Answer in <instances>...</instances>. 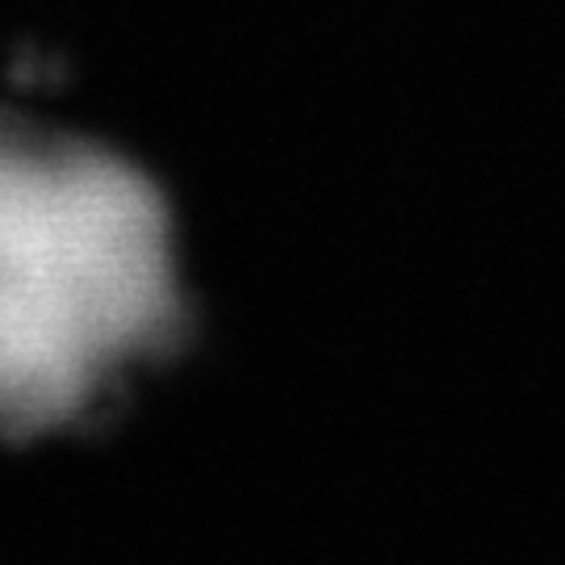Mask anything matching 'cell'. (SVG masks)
Wrapping results in <instances>:
<instances>
[{"label": "cell", "instance_id": "1", "mask_svg": "<svg viewBox=\"0 0 565 565\" xmlns=\"http://www.w3.org/2000/svg\"><path fill=\"white\" fill-rule=\"evenodd\" d=\"M177 323L156 184L97 142L0 121V431L81 419Z\"/></svg>", "mask_w": 565, "mask_h": 565}]
</instances>
